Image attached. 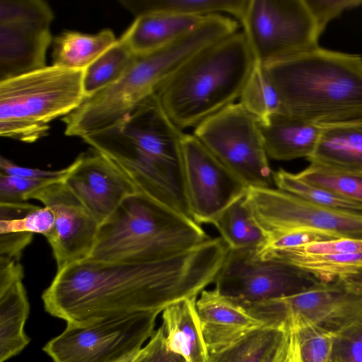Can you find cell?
<instances>
[{
  "instance_id": "6da1fadb",
  "label": "cell",
  "mask_w": 362,
  "mask_h": 362,
  "mask_svg": "<svg viewBox=\"0 0 362 362\" xmlns=\"http://www.w3.org/2000/svg\"><path fill=\"white\" fill-rule=\"evenodd\" d=\"M228 252L218 237L161 260L131 255L110 262L84 259L57 270L42 295L44 307L77 326L139 313L160 314L174 303L197 298L214 283Z\"/></svg>"
},
{
  "instance_id": "7a4b0ae2",
  "label": "cell",
  "mask_w": 362,
  "mask_h": 362,
  "mask_svg": "<svg viewBox=\"0 0 362 362\" xmlns=\"http://www.w3.org/2000/svg\"><path fill=\"white\" fill-rule=\"evenodd\" d=\"M185 135L153 93L114 125L82 139L120 168L138 190L193 220L185 183Z\"/></svg>"
},
{
  "instance_id": "3957f363",
  "label": "cell",
  "mask_w": 362,
  "mask_h": 362,
  "mask_svg": "<svg viewBox=\"0 0 362 362\" xmlns=\"http://www.w3.org/2000/svg\"><path fill=\"white\" fill-rule=\"evenodd\" d=\"M262 65L283 113L321 126L362 118L361 55L317 47Z\"/></svg>"
},
{
  "instance_id": "277c9868",
  "label": "cell",
  "mask_w": 362,
  "mask_h": 362,
  "mask_svg": "<svg viewBox=\"0 0 362 362\" xmlns=\"http://www.w3.org/2000/svg\"><path fill=\"white\" fill-rule=\"evenodd\" d=\"M255 58L243 31L193 54L156 91L170 119L182 130L239 100Z\"/></svg>"
},
{
  "instance_id": "5b68a950",
  "label": "cell",
  "mask_w": 362,
  "mask_h": 362,
  "mask_svg": "<svg viewBox=\"0 0 362 362\" xmlns=\"http://www.w3.org/2000/svg\"><path fill=\"white\" fill-rule=\"evenodd\" d=\"M211 238L194 221L139 190L100 226L86 259L110 262L133 255L165 259L192 251Z\"/></svg>"
},
{
  "instance_id": "8992f818",
  "label": "cell",
  "mask_w": 362,
  "mask_h": 362,
  "mask_svg": "<svg viewBox=\"0 0 362 362\" xmlns=\"http://www.w3.org/2000/svg\"><path fill=\"white\" fill-rule=\"evenodd\" d=\"M84 70L54 65L0 81V135L33 143L83 102Z\"/></svg>"
},
{
  "instance_id": "52a82bcc",
  "label": "cell",
  "mask_w": 362,
  "mask_h": 362,
  "mask_svg": "<svg viewBox=\"0 0 362 362\" xmlns=\"http://www.w3.org/2000/svg\"><path fill=\"white\" fill-rule=\"evenodd\" d=\"M193 134L247 188H272L259 120L239 102L209 117Z\"/></svg>"
},
{
  "instance_id": "ba28073f",
  "label": "cell",
  "mask_w": 362,
  "mask_h": 362,
  "mask_svg": "<svg viewBox=\"0 0 362 362\" xmlns=\"http://www.w3.org/2000/svg\"><path fill=\"white\" fill-rule=\"evenodd\" d=\"M243 305L267 324L303 321L334 334L362 320V270L301 293Z\"/></svg>"
},
{
  "instance_id": "9c48e42d",
  "label": "cell",
  "mask_w": 362,
  "mask_h": 362,
  "mask_svg": "<svg viewBox=\"0 0 362 362\" xmlns=\"http://www.w3.org/2000/svg\"><path fill=\"white\" fill-rule=\"evenodd\" d=\"M240 22L255 60L262 64L319 47L305 0H247Z\"/></svg>"
},
{
  "instance_id": "30bf717a",
  "label": "cell",
  "mask_w": 362,
  "mask_h": 362,
  "mask_svg": "<svg viewBox=\"0 0 362 362\" xmlns=\"http://www.w3.org/2000/svg\"><path fill=\"white\" fill-rule=\"evenodd\" d=\"M158 315L139 313L83 326L66 324L42 349L53 362H119L151 338Z\"/></svg>"
},
{
  "instance_id": "8fae6325",
  "label": "cell",
  "mask_w": 362,
  "mask_h": 362,
  "mask_svg": "<svg viewBox=\"0 0 362 362\" xmlns=\"http://www.w3.org/2000/svg\"><path fill=\"white\" fill-rule=\"evenodd\" d=\"M323 282L289 263L262 258L258 250L230 249L214 281V288L244 304L296 295Z\"/></svg>"
},
{
  "instance_id": "7c38bea8",
  "label": "cell",
  "mask_w": 362,
  "mask_h": 362,
  "mask_svg": "<svg viewBox=\"0 0 362 362\" xmlns=\"http://www.w3.org/2000/svg\"><path fill=\"white\" fill-rule=\"evenodd\" d=\"M54 16L43 0L0 1V81L46 66Z\"/></svg>"
},
{
  "instance_id": "4fadbf2b",
  "label": "cell",
  "mask_w": 362,
  "mask_h": 362,
  "mask_svg": "<svg viewBox=\"0 0 362 362\" xmlns=\"http://www.w3.org/2000/svg\"><path fill=\"white\" fill-rule=\"evenodd\" d=\"M244 202L267 238L288 229L311 228L362 239V214L328 209L274 187H249Z\"/></svg>"
},
{
  "instance_id": "5bb4252c",
  "label": "cell",
  "mask_w": 362,
  "mask_h": 362,
  "mask_svg": "<svg viewBox=\"0 0 362 362\" xmlns=\"http://www.w3.org/2000/svg\"><path fill=\"white\" fill-rule=\"evenodd\" d=\"M185 183L189 209L198 224L213 223L247 187L192 134L182 142Z\"/></svg>"
},
{
  "instance_id": "9a60e30c",
  "label": "cell",
  "mask_w": 362,
  "mask_h": 362,
  "mask_svg": "<svg viewBox=\"0 0 362 362\" xmlns=\"http://www.w3.org/2000/svg\"><path fill=\"white\" fill-rule=\"evenodd\" d=\"M30 199L40 201L54 214V227L46 238L57 270L87 258L95 245L100 224L64 181L28 193L25 199Z\"/></svg>"
},
{
  "instance_id": "2e32d148",
  "label": "cell",
  "mask_w": 362,
  "mask_h": 362,
  "mask_svg": "<svg viewBox=\"0 0 362 362\" xmlns=\"http://www.w3.org/2000/svg\"><path fill=\"white\" fill-rule=\"evenodd\" d=\"M69 166L64 182L100 226L127 197L139 191L120 168L95 150L81 154Z\"/></svg>"
},
{
  "instance_id": "e0dca14e",
  "label": "cell",
  "mask_w": 362,
  "mask_h": 362,
  "mask_svg": "<svg viewBox=\"0 0 362 362\" xmlns=\"http://www.w3.org/2000/svg\"><path fill=\"white\" fill-rule=\"evenodd\" d=\"M196 308L209 352L218 351L266 325L238 302L217 290H204Z\"/></svg>"
},
{
  "instance_id": "ac0fdd59",
  "label": "cell",
  "mask_w": 362,
  "mask_h": 362,
  "mask_svg": "<svg viewBox=\"0 0 362 362\" xmlns=\"http://www.w3.org/2000/svg\"><path fill=\"white\" fill-rule=\"evenodd\" d=\"M23 278L18 260L0 256V362L17 355L30 342L24 331L30 306Z\"/></svg>"
},
{
  "instance_id": "d6986e66",
  "label": "cell",
  "mask_w": 362,
  "mask_h": 362,
  "mask_svg": "<svg viewBox=\"0 0 362 362\" xmlns=\"http://www.w3.org/2000/svg\"><path fill=\"white\" fill-rule=\"evenodd\" d=\"M259 128L269 159L287 161L313 154L322 126L281 112L259 122Z\"/></svg>"
},
{
  "instance_id": "ffe728a7",
  "label": "cell",
  "mask_w": 362,
  "mask_h": 362,
  "mask_svg": "<svg viewBox=\"0 0 362 362\" xmlns=\"http://www.w3.org/2000/svg\"><path fill=\"white\" fill-rule=\"evenodd\" d=\"M151 13L135 17L119 38L136 57L156 52L184 36L206 16Z\"/></svg>"
},
{
  "instance_id": "44dd1931",
  "label": "cell",
  "mask_w": 362,
  "mask_h": 362,
  "mask_svg": "<svg viewBox=\"0 0 362 362\" xmlns=\"http://www.w3.org/2000/svg\"><path fill=\"white\" fill-rule=\"evenodd\" d=\"M307 160L334 169L362 172V118L322 125L315 150Z\"/></svg>"
},
{
  "instance_id": "7402d4cb",
  "label": "cell",
  "mask_w": 362,
  "mask_h": 362,
  "mask_svg": "<svg viewBox=\"0 0 362 362\" xmlns=\"http://www.w3.org/2000/svg\"><path fill=\"white\" fill-rule=\"evenodd\" d=\"M197 298L182 299L162 312L168 347L185 362L209 361V352L196 308Z\"/></svg>"
},
{
  "instance_id": "603a6c76",
  "label": "cell",
  "mask_w": 362,
  "mask_h": 362,
  "mask_svg": "<svg viewBox=\"0 0 362 362\" xmlns=\"http://www.w3.org/2000/svg\"><path fill=\"white\" fill-rule=\"evenodd\" d=\"M117 40L107 28L95 34L64 31L53 38L52 65L85 70Z\"/></svg>"
},
{
  "instance_id": "cb8c5ba5",
  "label": "cell",
  "mask_w": 362,
  "mask_h": 362,
  "mask_svg": "<svg viewBox=\"0 0 362 362\" xmlns=\"http://www.w3.org/2000/svg\"><path fill=\"white\" fill-rule=\"evenodd\" d=\"M119 3L134 17L151 13L189 16L228 13L240 22L247 0H122Z\"/></svg>"
},
{
  "instance_id": "d4e9b609",
  "label": "cell",
  "mask_w": 362,
  "mask_h": 362,
  "mask_svg": "<svg viewBox=\"0 0 362 362\" xmlns=\"http://www.w3.org/2000/svg\"><path fill=\"white\" fill-rule=\"evenodd\" d=\"M231 250H258L267 235L244 202V197L226 209L212 223Z\"/></svg>"
},
{
  "instance_id": "484cf974",
  "label": "cell",
  "mask_w": 362,
  "mask_h": 362,
  "mask_svg": "<svg viewBox=\"0 0 362 362\" xmlns=\"http://www.w3.org/2000/svg\"><path fill=\"white\" fill-rule=\"evenodd\" d=\"M288 326L267 324L218 351L210 352L208 362H262Z\"/></svg>"
},
{
  "instance_id": "4316f807",
  "label": "cell",
  "mask_w": 362,
  "mask_h": 362,
  "mask_svg": "<svg viewBox=\"0 0 362 362\" xmlns=\"http://www.w3.org/2000/svg\"><path fill=\"white\" fill-rule=\"evenodd\" d=\"M119 40L84 70L83 90L86 98L117 81L136 59Z\"/></svg>"
},
{
  "instance_id": "83f0119b",
  "label": "cell",
  "mask_w": 362,
  "mask_h": 362,
  "mask_svg": "<svg viewBox=\"0 0 362 362\" xmlns=\"http://www.w3.org/2000/svg\"><path fill=\"white\" fill-rule=\"evenodd\" d=\"M54 221V214L47 206L40 207L26 202L0 203V234L31 233L46 237Z\"/></svg>"
},
{
  "instance_id": "f1b7e54d",
  "label": "cell",
  "mask_w": 362,
  "mask_h": 362,
  "mask_svg": "<svg viewBox=\"0 0 362 362\" xmlns=\"http://www.w3.org/2000/svg\"><path fill=\"white\" fill-rule=\"evenodd\" d=\"M238 100L259 122L283 112L279 93L267 76L262 65L256 61Z\"/></svg>"
},
{
  "instance_id": "f546056e",
  "label": "cell",
  "mask_w": 362,
  "mask_h": 362,
  "mask_svg": "<svg viewBox=\"0 0 362 362\" xmlns=\"http://www.w3.org/2000/svg\"><path fill=\"white\" fill-rule=\"evenodd\" d=\"M276 188L315 204L342 211L362 214V205L348 200L329 190L309 183L297 174L282 168L273 173Z\"/></svg>"
},
{
  "instance_id": "4dcf8cb0",
  "label": "cell",
  "mask_w": 362,
  "mask_h": 362,
  "mask_svg": "<svg viewBox=\"0 0 362 362\" xmlns=\"http://www.w3.org/2000/svg\"><path fill=\"white\" fill-rule=\"evenodd\" d=\"M296 174L309 183L362 205V172L341 170L310 163Z\"/></svg>"
},
{
  "instance_id": "1f68e13d",
  "label": "cell",
  "mask_w": 362,
  "mask_h": 362,
  "mask_svg": "<svg viewBox=\"0 0 362 362\" xmlns=\"http://www.w3.org/2000/svg\"><path fill=\"white\" fill-rule=\"evenodd\" d=\"M288 324L295 333L300 362H331L332 334L307 322Z\"/></svg>"
},
{
  "instance_id": "d6a6232c",
  "label": "cell",
  "mask_w": 362,
  "mask_h": 362,
  "mask_svg": "<svg viewBox=\"0 0 362 362\" xmlns=\"http://www.w3.org/2000/svg\"><path fill=\"white\" fill-rule=\"evenodd\" d=\"M331 362H362V320L332 334Z\"/></svg>"
},
{
  "instance_id": "836d02e7",
  "label": "cell",
  "mask_w": 362,
  "mask_h": 362,
  "mask_svg": "<svg viewBox=\"0 0 362 362\" xmlns=\"http://www.w3.org/2000/svg\"><path fill=\"white\" fill-rule=\"evenodd\" d=\"M335 238L339 237L319 230L293 228L269 236L266 245L258 251L288 249Z\"/></svg>"
},
{
  "instance_id": "e575fe53",
  "label": "cell",
  "mask_w": 362,
  "mask_h": 362,
  "mask_svg": "<svg viewBox=\"0 0 362 362\" xmlns=\"http://www.w3.org/2000/svg\"><path fill=\"white\" fill-rule=\"evenodd\" d=\"M320 37L327 25L344 11L362 5V0H305Z\"/></svg>"
},
{
  "instance_id": "d590c367",
  "label": "cell",
  "mask_w": 362,
  "mask_h": 362,
  "mask_svg": "<svg viewBox=\"0 0 362 362\" xmlns=\"http://www.w3.org/2000/svg\"><path fill=\"white\" fill-rule=\"evenodd\" d=\"M49 184L45 181L0 173V203L25 202V197L28 193Z\"/></svg>"
},
{
  "instance_id": "8d00e7d4",
  "label": "cell",
  "mask_w": 362,
  "mask_h": 362,
  "mask_svg": "<svg viewBox=\"0 0 362 362\" xmlns=\"http://www.w3.org/2000/svg\"><path fill=\"white\" fill-rule=\"evenodd\" d=\"M133 362H185L168 347L164 328L155 330L147 344L137 353Z\"/></svg>"
},
{
  "instance_id": "74e56055",
  "label": "cell",
  "mask_w": 362,
  "mask_h": 362,
  "mask_svg": "<svg viewBox=\"0 0 362 362\" xmlns=\"http://www.w3.org/2000/svg\"><path fill=\"white\" fill-rule=\"evenodd\" d=\"M70 166L58 170H43L37 168H30L20 166L8 159L1 156L0 173L19 176L30 180L45 181L49 183L64 181L69 174Z\"/></svg>"
},
{
  "instance_id": "f35d334b",
  "label": "cell",
  "mask_w": 362,
  "mask_h": 362,
  "mask_svg": "<svg viewBox=\"0 0 362 362\" xmlns=\"http://www.w3.org/2000/svg\"><path fill=\"white\" fill-rule=\"evenodd\" d=\"M262 362H300L296 339L291 325Z\"/></svg>"
},
{
  "instance_id": "ab89813d",
  "label": "cell",
  "mask_w": 362,
  "mask_h": 362,
  "mask_svg": "<svg viewBox=\"0 0 362 362\" xmlns=\"http://www.w3.org/2000/svg\"><path fill=\"white\" fill-rule=\"evenodd\" d=\"M31 233L0 234V256L19 260L24 248L32 240Z\"/></svg>"
},
{
  "instance_id": "60d3db41",
  "label": "cell",
  "mask_w": 362,
  "mask_h": 362,
  "mask_svg": "<svg viewBox=\"0 0 362 362\" xmlns=\"http://www.w3.org/2000/svg\"><path fill=\"white\" fill-rule=\"evenodd\" d=\"M138 352L139 351L128 356L127 357L124 358V359H122L119 362H133L134 358H135V357L136 356Z\"/></svg>"
}]
</instances>
